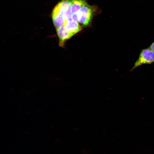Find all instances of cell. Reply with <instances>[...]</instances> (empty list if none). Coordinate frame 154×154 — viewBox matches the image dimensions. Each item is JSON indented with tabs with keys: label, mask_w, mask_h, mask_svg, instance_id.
<instances>
[{
	"label": "cell",
	"mask_w": 154,
	"mask_h": 154,
	"mask_svg": "<svg viewBox=\"0 0 154 154\" xmlns=\"http://www.w3.org/2000/svg\"><path fill=\"white\" fill-rule=\"evenodd\" d=\"M93 9L87 3L84 5L77 13L78 23L83 26L88 25L93 16Z\"/></svg>",
	"instance_id": "7a4b0ae2"
},
{
	"label": "cell",
	"mask_w": 154,
	"mask_h": 154,
	"mask_svg": "<svg viewBox=\"0 0 154 154\" xmlns=\"http://www.w3.org/2000/svg\"><path fill=\"white\" fill-rule=\"evenodd\" d=\"M71 19L72 20L78 22L77 13H72L71 16Z\"/></svg>",
	"instance_id": "8992f818"
},
{
	"label": "cell",
	"mask_w": 154,
	"mask_h": 154,
	"mask_svg": "<svg viewBox=\"0 0 154 154\" xmlns=\"http://www.w3.org/2000/svg\"><path fill=\"white\" fill-rule=\"evenodd\" d=\"M149 48L154 52V41L150 46Z\"/></svg>",
	"instance_id": "52a82bcc"
},
{
	"label": "cell",
	"mask_w": 154,
	"mask_h": 154,
	"mask_svg": "<svg viewBox=\"0 0 154 154\" xmlns=\"http://www.w3.org/2000/svg\"><path fill=\"white\" fill-rule=\"evenodd\" d=\"M154 62V52L149 48L143 49L141 50L138 58L130 71L143 64H151Z\"/></svg>",
	"instance_id": "6da1fadb"
},
{
	"label": "cell",
	"mask_w": 154,
	"mask_h": 154,
	"mask_svg": "<svg viewBox=\"0 0 154 154\" xmlns=\"http://www.w3.org/2000/svg\"><path fill=\"white\" fill-rule=\"evenodd\" d=\"M87 3L86 0H73L71 6L72 13H78L81 8Z\"/></svg>",
	"instance_id": "5b68a950"
},
{
	"label": "cell",
	"mask_w": 154,
	"mask_h": 154,
	"mask_svg": "<svg viewBox=\"0 0 154 154\" xmlns=\"http://www.w3.org/2000/svg\"><path fill=\"white\" fill-rule=\"evenodd\" d=\"M64 26L68 32L73 35L80 31L82 29L78 22L72 20L66 21Z\"/></svg>",
	"instance_id": "277c9868"
},
{
	"label": "cell",
	"mask_w": 154,
	"mask_h": 154,
	"mask_svg": "<svg viewBox=\"0 0 154 154\" xmlns=\"http://www.w3.org/2000/svg\"><path fill=\"white\" fill-rule=\"evenodd\" d=\"M56 29L59 39V46L63 47L65 41L70 38L73 35L68 32L64 26L57 28Z\"/></svg>",
	"instance_id": "3957f363"
}]
</instances>
